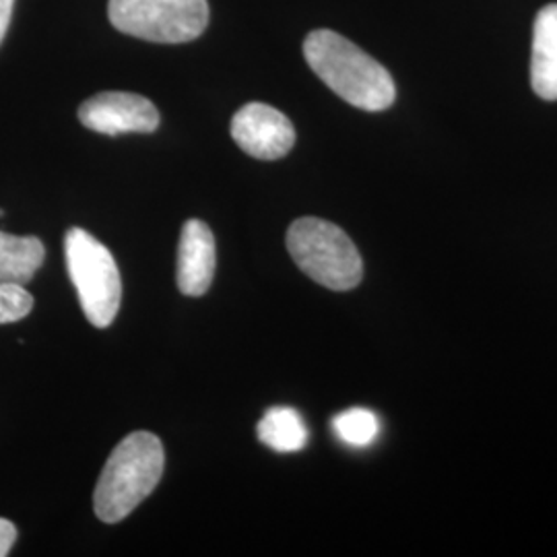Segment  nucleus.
<instances>
[{
    "label": "nucleus",
    "mask_w": 557,
    "mask_h": 557,
    "mask_svg": "<svg viewBox=\"0 0 557 557\" xmlns=\"http://www.w3.org/2000/svg\"><path fill=\"white\" fill-rule=\"evenodd\" d=\"M310 69L341 100L366 112H382L397 98L391 73L354 41L331 29H317L304 41Z\"/></svg>",
    "instance_id": "obj_1"
},
{
    "label": "nucleus",
    "mask_w": 557,
    "mask_h": 557,
    "mask_svg": "<svg viewBox=\"0 0 557 557\" xmlns=\"http://www.w3.org/2000/svg\"><path fill=\"white\" fill-rule=\"evenodd\" d=\"M333 428H335V434L345 444L358 446V448L370 446L374 440L379 438L380 432L379 418L372 411L361 407L343 411L333 421Z\"/></svg>",
    "instance_id": "obj_12"
},
{
    "label": "nucleus",
    "mask_w": 557,
    "mask_h": 557,
    "mask_svg": "<svg viewBox=\"0 0 557 557\" xmlns=\"http://www.w3.org/2000/svg\"><path fill=\"white\" fill-rule=\"evenodd\" d=\"M17 541V529L11 520L0 518V557L9 556L11 547Z\"/></svg>",
    "instance_id": "obj_14"
},
{
    "label": "nucleus",
    "mask_w": 557,
    "mask_h": 557,
    "mask_svg": "<svg viewBox=\"0 0 557 557\" xmlns=\"http://www.w3.org/2000/svg\"><path fill=\"white\" fill-rule=\"evenodd\" d=\"M32 308L34 298L23 285L0 281V324L25 319L32 312Z\"/></svg>",
    "instance_id": "obj_13"
},
{
    "label": "nucleus",
    "mask_w": 557,
    "mask_h": 557,
    "mask_svg": "<svg viewBox=\"0 0 557 557\" xmlns=\"http://www.w3.org/2000/svg\"><path fill=\"white\" fill-rule=\"evenodd\" d=\"M13 4H15V0H0V44L4 40L7 29H9V25H11Z\"/></svg>",
    "instance_id": "obj_15"
},
{
    "label": "nucleus",
    "mask_w": 557,
    "mask_h": 557,
    "mask_svg": "<svg viewBox=\"0 0 557 557\" xmlns=\"http://www.w3.org/2000/svg\"><path fill=\"white\" fill-rule=\"evenodd\" d=\"M287 250L308 277L333 292H349L363 277V262L356 244L331 221H294L287 230Z\"/></svg>",
    "instance_id": "obj_3"
},
{
    "label": "nucleus",
    "mask_w": 557,
    "mask_h": 557,
    "mask_svg": "<svg viewBox=\"0 0 557 557\" xmlns=\"http://www.w3.org/2000/svg\"><path fill=\"white\" fill-rule=\"evenodd\" d=\"M81 124L94 133L119 137L126 133H156L160 126L158 108L137 94L106 91L83 101Z\"/></svg>",
    "instance_id": "obj_7"
},
{
    "label": "nucleus",
    "mask_w": 557,
    "mask_h": 557,
    "mask_svg": "<svg viewBox=\"0 0 557 557\" xmlns=\"http://www.w3.org/2000/svg\"><path fill=\"white\" fill-rule=\"evenodd\" d=\"M259 440L277 453H298L308 444V428L296 409L273 407L257 425Z\"/></svg>",
    "instance_id": "obj_11"
},
{
    "label": "nucleus",
    "mask_w": 557,
    "mask_h": 557,
    "mask_svg": "<svg viewBox=\"0 0 557 557\" xmlns=\"http://www.w3.org/2000/svg\"><path fill=\"white\" fill-rule=\"evenodd\" d=\"M2 215H4V211H2V209H0V218H2Z\"/></svg>",
    "instance_id": "obj_16"
},
{
    "label": "nucleus",
    "mask_w": 557,
    "mask_h": 557,
    "mask_svg": "<svg viewBox=\"0 0 557 557\" xmlns=\"http://www.w3.org/2000/svg\"><path fill=\"white\" fill-rule=\"evenodd\" d=\"M108 17L133 38L186 44L207 29L209 4L207 0H110Z\"/></svg>",
    "instance_id": "obj_5"
},
{
    "label": "nucleus",
    "mask_w": 557,
    "mask_h": 557,
    "mask_svg": "<svg viewBox=\"0 0 557 557\" xmlns=\"http://www.w3.org/2000/svg\"><path fill=\"white\" fill-rule=\"evenodd\" d=\"M531 85L541 100H557V4L539 11L533 29Z\"/></svg>",
    "instance_id": "obj_9"
},
{
    "label": "nucleus",
    "mask_w": 557,
    "mask_h": 557,
    "mask_svg": "<svg viewBox=\"0 0 557 557\" xmlns=\"http://www.w3.org/2000/svg\"><path fill=\"white\" fill-rule=\"evenodd\" d=\"M232 137L250 158L281 160L296 145V128L277 108L252 101L239 108L232 120Z\"/></svg>",
    "instance_id": "obj_6"
},
{
    "label": "nucleus",
    "mask_w": 557,
    "mask_h": 557,
    "mask_svg": "<svg viewBox=\"0 0 557 557\" xmlns=\"http://www.w3.org/2000/svg\"><path fill=\"white\" fill-rule=\"evenodd\" d=\"M64 257L87 320L108 329L119 314L122 281L112 252L89 232L73 227L64 238Z\"/></svg>",
    "instance_id": "obj_4"
},
{
    "label": "nucleus",
    "mask_w": 557,
    "mask_h": 557,
    "mask_svg": "<svg viewBox=\"0 0 557 557\" xmlns=\"http://www.w3.org/2000/svg\"><path fill=\"white\" fill-rule=\"evenodd\" d=\"M46 259V250L36 236H11L0 232V281L29 283Z\"/></svg>",
    "instance_id": "obj_10"
},
{
    "label": "nucleus",
    "mask_w": 557,
    "mask_h": 557,
    "mask_svg": "<svg viewBox=\"0 0 557 557\" xmlns=\"http://www.w3.org/2000/svg\"><path fill=\"white\" fill-rule=\"evenodd\" d=\"M163 444L151 432H133L120 442L101 471L94 508L103 522H120L147 498L163 475Z\"/></svg>",
    "instance_id": "obj_2"
},
{
    "label": "nucleus",
    "mask_w": 557,
    "mask_h": 557,
    "mask_svg": "<svg viewBox=\"0 0 557 557\" xmlns=\"http://www.w3.org/2000/svg\"><path fill=\"white\" fill-rule=\"evenodd\" d=\"M215 238L211 227L200 220H188L182 227L178 244L180 292L200 298L209 292L215 275Z\"/></svg>",
    "instance_id": "obj_8"
}]
</instances>
